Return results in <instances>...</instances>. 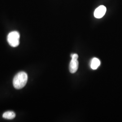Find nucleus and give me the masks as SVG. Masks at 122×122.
Masks as SVG:
<instances>
[{"label":"nucleus","mask_w":122,"mask_h":122,"mask_svg":"<svg viewBox=\"0 0 122 122\" xmlns=\"http://www.w3.org/2000/svg\"><path fill=\"white\" fill-rule=\"evenodd\" d=\"M27 81V73L24 71H20L18 73L13 79V86L16 89H21L26 85Z\"/></svg>","instance_id":"f257e3e1"},{"label":"nucleus","mask_w":122,"mask_h":122,"mask_svg":"<svg viewBox=\"0 0 122 122\" xmlns=\"http://www.w3.org/2000/svg\"><path fill=\"white\" fill-rule=\"evenodd\" d=\"M20 35L17 31H12L9 33L7 36V41L10 46L16 47L20 44Z\"/></svg>","instance_id":"f03ea898"},{"label":"nucleus","mask_w":122,"mask_h":122,"mask_svg":"<svg viewBox=\"0 0 122 122\" xmlns=\"http://www.w3.org/2000/svg\"><path fill=\"white\" fill-rule=\"evenodd\" d=\"M71 60L70 62L69 70L71 73H75L78 68L79 62L77 60L78 55L77 54H71Z\"/></svg>","instance_id":"7ed1b4c3"},{"label":"nucleus","mask_w":122,"mask_h":122,"mask_svg":"<svg viewBox=\"0 0 122 122\" xmlns=\"http://www.w3.org/2000/svg\"><path fill=\"white\" fill-rule=\"evenodd\" d=\"M106 12V8L104 5H100L97 7L94 12V16L97 19L103 17Z\"/></svg>","instance_id":"20e7f679"},{"label":"nucleus","mask_w":122,"mask_h":122,"mask_svg":"<svg viewBox=\"0 0 122 122\" xmlns=\"http://www.w3.org/2000/svg\"><path fill=\"white\" fill-rule=\"evenodd\" d=\"M100 60L97 58H94L92 59L91 64V67L93 70H96L100 66Z\"/></svg>","instance_id":"39448f33"},{"label":"nucleus","mask_w":122,"mask_h":122,"mask_svg":"<svg viewBox=\"0 0 122 122\" xmlns=\"http://www.w3.org/2000/svg\"><path fill=\"white\" fill-rule=\"evenodd\" d=\"M3 118L7 119H13L15 117V113L13 111H8L3 113Z\"/></svg>","instance_id":"423d86ee"}]
</instances>
